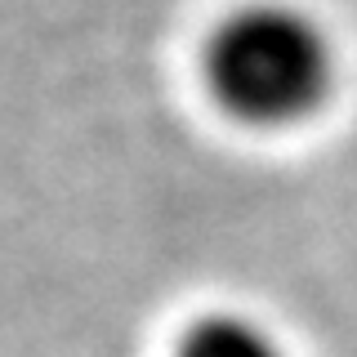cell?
Wrapping results in <instances>:
<instances>
[{
    "mask_svg": "<svg viewBox=\"0 0 357 357\" xmlns=\"http://www.w3.org/2000/svg\"><path fill=\"white\" fill-rule=\"evenodd\" d=\"M335 45L308 9L255 0L223 14L201 50L210 98L255 130L299 126L335 89Z\"/></svg>",
    "mask_w": 357,
    "mask_h": 357,
    "instance_id": "cell-1",
    "label": "cell"
},
{
    "mask_svg": "<svg viewBox=\"0 0 357 357\" xmlns=\"http://www.w3.org/2000/svg\"><path fill=\"white\" fill-rule=\"evenodd\" d=\"M174 357H290L268 326L241 312H206L178 335Z\"/></svg>",
    "mask_w": 357,
    "mask_h": 357,
    "instance_id": "cell-2",
    "label": "cell"
}]
</instances>
